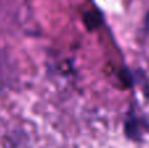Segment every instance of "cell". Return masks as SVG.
Instances as JSON below:
<instances>
[{
	"mask_svg": "<svg viewBox=\"0 0 149 148\" xmlns=\"http://www.w3.org/2000/svg\"><path fill=\"white\" fill-rule=\"evenodd\" d=\"M4 87H5V85H4V79L0 76V92H1V89L4 88Z\"/></svg>",
	"mask_w": 149,
	"mask_h": 148,
	"instance_id": "obj_1",
	"label": "cell"
}]
</instances>
